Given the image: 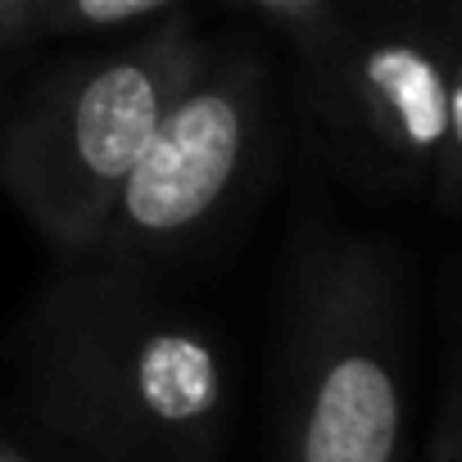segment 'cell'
I'll use <instances>...</instances> for the list:
<instances>
[{
  "instance_id": "obj_5",
  "label": "cell",
  "mask_w": 462,
  "mask_h": 462,
  "mask_svg": "<svg viewBox=\"0 0 462 462\" xmlns=\"http://www.w3.org/2000/svg\"><path fill=\"white\" fill-rule=\"evenodd\" d=\"M304 60L318 114L372 163L417 177L453 213L462 181V69L448 23H349Z\"/></svg>"
},
{
  "instance_id": "obj_2",
  "label": "cell",
  "mask_w": 462,
  "mask_h": 462,
  "mask_svg": "<svg viewBox=\"0 0 462 462\" xmlns=\"http://www.w3.org/2000/svg\"><path fill=\"white\" fill-rule=\"evenodd\" d=\"M277 462H408V273L381 236L304 245L277 372Z\"/></svg>"
},
{
  "instance_id": "obj_9",
  "label": "cell",
  "mask_w": 462,
  "mask_h": 462,
  "mask_svg": "<svg viewBox=\"0 0 462 462\" xmlns=\"http://www.w3.org/2000/svg\"><path fill=\"white\" fill-rule=\"evenodd\" d=\"M42 5H46V0H0V46L37 37Z\"/></svg>"
},
{
  "instance_id": "obj_7",
  "label": "cell",
  "mask_w": 462,
  "mask_h": 462,
  "mask_svg": "<svg viewBox=\"0 0 462 462\" xmlns=\"http://www.w3.org/2000/svg\"><path fill=\"white\" fill-rule=\"evenodd\" d=\"M250 5L263 19H273L282 32H291V42H295L300 55H309L313 46H322L336 32V23L345 19L340 14V0H250Z\"/></svg>"
},
{
  "instance_id": "obj_6",
  "label": "cell",
  "mask_w": 462,
  "mask_h": 462,
  "mask_svg": "<svg viewBox=\"0 0 462 462\" xmlns=\"http://www.w3.org/2000/svg\"><path fill=\"white\" fill-rule=\"evenodd\" d=\"M181 0H46L37 37H64V32H118L132 23H145Z\"/></svg>"
},
{
  "instance_id": "obj_3",
  "label": "cell",
  "mask_w": 462,
  "mask_h": 462,
  "mask_svg": "<svg viewBox=\"0 0 462 462\" xmlns=\"http://www.w3.org/2000/svg\"><path fill=\"white\" fill-rule=\"evenodd\" d=\"M204 55L177 14L105 60L69 64L0 127V186L55 254H91L123 177Z\"/></svg>"
},
{
  "instance_id": "obj_8",
  "label": "cell",
  "mask_w": 462,
  "mask_h": 462,
  "mask_svg": "<svg viewBox=\"0 0 462 462\" xmlns=\"http://www.w3.org/2000/svg\"><path fill=\"white\" fill-rule=\"evenodd\" d=\"M462 448V426H457V381L448 367L444 381V399H439V417H435V435H430V462H457Z\"/></svg>"
},
{
  "instance_id": "obj_1",
  "label": "cell",
  "mask_w": 462,
  "mask_h": 462,
  "mask_svg": "<svg viewBox=\"0 0 462 462\" xmlns=\"http://www.w3.org/2000/svg\"><path fill=\"white\" fill-rule=\"evenodd\" d=\"M23 408L82 462H217L226 358L150 277L73 263L28 313Z\"/></svg>"
},
{
  "instance_id": "obj_10",
  "label": "cell",
  "mask_w": 462,
  "mask_h": 462,
  "mask_svg": "<svg viewBox=\"0 0 462 462\" xmlns=\"http://www.w3.org/2000/svg\"><path fill=\"white\" fill-rule=\"evenodd\" d=\"M0 462H32V457H28L23 448H14L5 435H0Z\"/></svg>"
},
{
  "instance_id": "obj_4",
  "label": "cell",
  "mask_w": 462,
  "mask_h": 462,
  "mask_svg": "<svg viewBox=\"0 0 462 462\" xmlns=\"http://www.w3.org/2000/svg\"><path fill=\"white\" fill-rule=\"evenodd\" d=\"M263 136V73L241 55H204L199 73L163 109L141 159L123 177L82 263L150 277L186 254L245 190Z\"/></svg>"
}]
</instances>
